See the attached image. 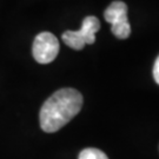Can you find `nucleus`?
<instances>
[{"label":"nucleus","mask_w":159,"mask_h":159,"mask_svg":"<svg viewBox=\"0 0 159 159\" xmlns=\"http://www.w3.org/2000/svg\"><path fill=\"white\" fill-rule=\"evenodd\" d=\"M83 106V96L74 89H60L41 106L40 126L47 133L57 132L73 119Z\"/></svg>","instance_id":"1"},{"label":"nucleus","mask_w":159,"mask_h":159,"mask_svg":"<svg viewBox=\"0 0 159 159\" xmlns=\"http://www.w3.org/2000/svg\"><path fill=\"white\" fill-rule=\"evenodd\" d=\"M32 53L35 61L39 64L52 63L59 53V41L51 32H41L33 41Z\"/></svg>","instance_id":"2"},{"label":"nucleus","mask_w":159,"mask_h":159,"mask_svg":"<svg viewBox=\"0 0 159 159\" xmlns=\"http://www.w3.org/2000/svg\"><path fill=\"white\" fill-rule=\"evenodd\" d=\"M100 29V21L97 17L89 16L83 20V25L79 31H77L80 38L85 41V44L91 45L96 41V33Z\"/></svg>","instance_id":"3"},{"label":"nucleus","mask_w":159,"mask_h":159,"mask_svg":"<svg viewBox=\"0 0 159 159\" xmlns=\"http://www.w3.org/2000/svg\"><path fill=\"white\" fill-rule=\"evenodd\" d=\"M104 18L110 24L118 23L120 20L127 19V6L123 1H113L106 8Z\"/></svg>","instance_id":"4"},{"label":"nucleus","mask_w":159,"mask_h":159,"mask_svg":"<svg viewBox=\"0 0 159 159\" xmlns=\"http://www.w3.org/2000/svg\"><path fill=\"white\" fill-rule=\"evenodd\" d=\"M61 39L63 41L71 48L73 50H83L85 47V41L80 38V35L78 34L77 31H66L64 32L63 35H61Z\"/></svg>","instance_id":"5"},{"label":"nucleus","mask_w":159,"mask_h":159,"mask_svg":"<svg viewBox=\"0 0 159 159\" xmlns=\"http://www.w3.org/2000/svg\"><path fill=\"white\" fill-rule=\"evenodd\" d=\"M111 31L119 39L129 38L131 34V25L129 23V19H124L118 23L111 24Z\"/></svg>","instance_id":"6"},{"label":"nucleus","mask_w":159,"mask_h":159,"mask_svg":"<svg viewBox=\"0 0 159 159\" xmlns=\"http://www.w3.org/2000/svg\"><path fill=\"white\" fill-rule=\"evenodd\" d=\"M79 159H108L102 150L94 148H87L79 153Z\"/></svg>","instance_id":"7"},{"label":"nucleus","mask_w":159,"mask_h":159,"mask_svg":"<svg viewBox=\"0 0 159 159\" xmlns=\"http://www.w3.org/2000/svg\"><path fill=\"white\" fill-rule=\"evenodd\" d=\"M153 78L156 80V83L159 85V56L157 58V60H156L153 66Z\"/></svg>","instance_id":"8"}]
</instances>
